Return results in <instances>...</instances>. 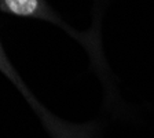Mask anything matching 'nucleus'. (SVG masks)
<instances>
[{
	"label": "nucleus",
	"instance_id": "1",
	"mask_svg": "<svg viewBox=\"0 0 154 138\" xmlns=\"http://www.w3.org/2000/svg\"><path fill=\"white\" fill-rule=\"evenodd\" d=\"M0 11L18 18H35L51 21L57 19L54 10L45 0H0Z\"/></svg>",
	"mask_w": 154,
	"mask_h": 138
},
{
	"label": "nucleus",
	"instance_id": "2",
	"mask_svg": "<svg viewBox=\"0 0 154 138\" xmlns=\"http://www.w3.org/2000/svg\"><path fill=\"white\" fill-rule=\"evenodd\" d=\"M4 64H7V61H6V57H4L3 47H2V44H0V68L3 66Z\"/></svg>",
	"mask_w": 154,
	"mask_h": 138
}]
</instances>
